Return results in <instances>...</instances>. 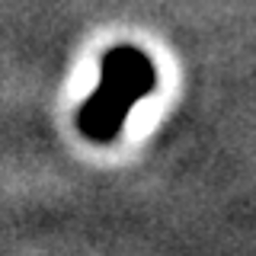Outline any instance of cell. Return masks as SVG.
I'll return each mask as SVG.
<instances>
[{"mask_svg": "<svg viewBox=\"0 0 256 256\" xmlns=\"http://www.w3.org/2000/svg\"><path fill=\"white\" fill-rule=\"evenodd\" d=\"M154 86H157V68L141 48L134 45L109 48L100 64V84L80 109L84 134H90L96 141L116 138L132 106Z\"/></svg>", "mask_w": 256, "mask_h": 256, "instance_id": "obj_1", "label": "cell"}]
</instances>
